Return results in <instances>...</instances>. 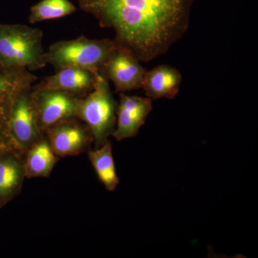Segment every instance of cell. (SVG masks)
<instances>
[{"mask_svg": "<svg viewBox=\"0 0 258 258\" xmlns=\"http://www.w3.org/2000/svg\"><path fill=\"white\" fill-rule=\"evenodd\" d=\"M195 0H78L118 45L141 62L164 55L189 29Z\"/></svg>", "mask_w": 258, "mask_h": 258, "instance_id": "cell-1", "label": "cell"}, {"mask_svg": "<svg viewBox=\"0 0 258 258\" xmlns=\"http://www.w3.org/2000/svg\"><path fill=\"white\" fill-rule=\"evenodd\" d=\"M42 32L25 25H0V66L34 71L45 67Z\"/></svg>", "mask_w": 258, "mask_h": 258, "instance_id": "cell-2", "label": "cell"}, {"mask_svg": "<svg viewBox=\"0 0 258 258\" xmlns=\"http://www.w3.org/2000/svg\"><path fill=\"white\" fill-rule=\"evenodd\" d=\"M117 45L114 40H93L84 36L62 40L50 45L45 52V61L57 71L64 68H81L95 74L101 73Z\"/></svg>", "mask_w": 258, "mask_h": 258, "instance_id": "cell-3", "label": "cell"}, {"mask_svg": "<svg viewBox=\"0 0 258 258\" xmlns=\"http://www.w3.org/2000/svg\"><path fill=\"white\" fill-rule=\"evenodd\" d=\"M116 109L108 80L98 73L91 93L77 99L76 116L87 124L97 145L101 146L114 131Z\"/></svg>", "mask_w": 258, "mask_h": 258, "instance_id": "cell-4", "label": "cell"}, {"mask_svg": "<svg viewBox=\"0 0 258 258\" xmlns=\"http://www.w3.org/2000/svg\"><path fill=\"white\" fill-rule=\"evenodd\" d=\"M36 81V76L27 69L0 70V152L16 145L10 130L12 107L16 97Z\"/></svg>", "mask_w": 258, "mask_h": 258, "instance_id": "cell-5", "label": "cell"}, {"mask_svg": "<svg viewBox=\"0 0 258 258\" xmlns=\"http://www.w3.org/2000/svg\"><path fill=\"white\" fill-rule=\"evenodd\" d=\"M141 62L130 51L118 45L103 64L101 74L113 83L117 93L140 89L147 71Z\"/></svg>", "mask_w": 258, "mask_h": 258, "instance_id": "cell-6", "label": "cell"}, {"mask_svg": "<svg viewBox=\"0 0 258 258\" xmlns=\"http://www.w3.org/2000/svg\"><path fill=\"white\" fill-rule=\"evenodd\" d=\"M31 97L39 128H48L76 116L78 98L71 93L37 88Z\"/></svg>", "mask_w": 258, "mask_h": 258, "instance_id": "cell-7", "label": "cell"}, {"mask_svg": "<svg viewBox=\"0 0 258 258\" xmlns=\"http://www.w3.org/2000/svg\"><path fill=\"white\" fill-rule=\"evenodd\" d=\"M152 109L150 98L120 93L116 109V128L112 135L117 141L136 137Z\"/></svg>", "mask_w": 258, "mask_h": 258, "instance_id": "cell-8", "label": "cell"}, {"mask_svg": "<svg viewBox=\"0 0 258 258\" xmlns=\"http://www.w3.org/2000/svg\"><path fill=\"white\" fill-rule=\"evenodd\" d=\"M30 88L15 98L10 118V130L16 145H30L38 135L36 112L32 102Z\"/></svg>", "mask_w": 258, "mask_h": 258, "instance_id": "cell-9", "label": "cell"}, {"mask_svg": "<svg viewBox=\"0 0 258 258\" xmlns=\"http://www.w3.org/2000/svg\"><path fill=\"white\" fill-rule=\"evenodd\" d=\"M181 83L182 76L179 70L163 64L147 71L142 88L150 99H173L179 93Z\"/></svg>", "mask_w": 258, "mask_h": 258, "instance_id": "cell-10", "label": "cell"}, {"mask_svg": "<svg viewBox=\"0 0 258 258\" xmlns=\"http://www.w3.org/2000/svg\"><path fill=\"white\" fill-rule=\"evenodd\" d=\"M98 73L81 68H64L45 78L37 88L76 94L91 91Z\"/></svg>", "mask_w": 258, "mask_h": 258, "instance_id": "cell-11", "label": "cell"}, {"mask_svg": "<svg viewBox=\"0 0 258 258\" xmlns=\"http://www.w3.org/2000/svg\"><path fill=\"white\" fill-rule=\"evenodd\" d=\"M64 120L48 128L50 147L56 155L60 157L79 152L87 141L84 129L76 123Z\"/></svg>", "mask_w": 258, "mask_h": 258, "instance_id": "cell-12", "label": "cell"}, {"mask_svg": "<svg viewBox=\"0 0 258 258\" xmlns=\"http://www.w3.org/2000/svg\"><path fill=\"white\" fill-rule=\"evenodd\" d=\"M90 161L96 171L98 179L108 191H114L119 183L115 171L111 144L105 142L99 149L88 154Z\"/></svg>", "mask_w": 258, "mask_h": 258, "instance_id": "cell-13", "label": "cell"}, {"mask_svg": "<svg viewBox=\"0 0 258 258\" xmlns=\"http://www.w3.org/2000/svg\"><path fill=\"white\" fill-rule=\"evenodd\" d=\"M55 154L50 144L39 142L30 149L27 157L25 171L29 177L49 176L55 165Z\"/></svg>", "mask_w": 258, "mask_h": 258, "instance_id": "cell-14", "label": "cell"}, {"mask_svg": "<svg viewBox=\"0 0 258 258\" xmlns=\"http://www.w3.org/2000/svg\"><path fill=\"white\" fill-rule=\"evenodd\" d=\"M77 10L70 0H41L30 9L29 22L34 24L72 15Z\"/></svg>", "mask_w": 258, "mask_h": 258, "instance_id": "cell-15", "label": "cell"}, {"mask_svg": "<svg viewBox=\"0 0 258 258\" xmlns=\"http://www.w3.org/2000/svg\"><path fill=\"white\" fill-rule=\"evenodd\" d=\"M20 179V169L16 164L11 161H0V195L13 192Z\"/></svg>", "mask_w": 258, "mask_h": 258, "instance_id": "cell-16", "label": "cell"}, {"mask_svg": "<svg viewBox=\"0 0 258 258\" xmlns=\"http://www.w3.org/2000/svg\"><path fill=\"white\" fill-rule=\"evenodd\" d=\"M0 68H3V67H2V66H0Z\"/></svg>", "mask_w": 258, "mask_h": 258, "instance_id": "cell-17", "label": "cell"}]
</instances>
